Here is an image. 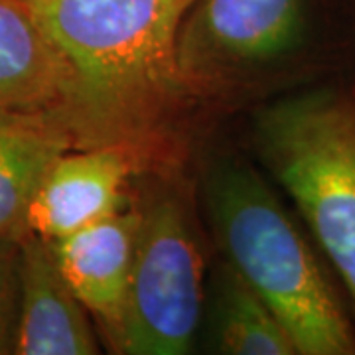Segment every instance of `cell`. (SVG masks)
<instances>
[{
	"label": "cell",
	"mask_w": 355,
	"mask_h": 355,
	"mask_svg": "<svg viewBox=\"0 0 355 355\" xmlns=\"http://www.w3.org/2000/svg\"><path fill=\"white\" fill-rule=\"evenodd\" d=\"M69 69L76 148L125 146L144 174L182 170L191 113L176 38L191 0H26ZM142 174V176H144Z\"/></svg>",
	"instance_id": "6da1fadb"
},
{
	"label": "cell",
	"mask_w": 355,
	"mask_h": 355,
	"mask_svg": "<svg viewBox=\"0 0 355 355\" xmlns=\"http://www.w3.org/2000/svg\"><path fill=\"white\" fill-rule=\"evenodd\" d=\"M203 202L223 261L291 334L298 355H355V314L304 223L254 168L217 162Z\"/></svg>",
	"instance_id": "7a4b0ae2"
},
{
	"label": "cell",
	"mask_w": 355,
	"mask_h": 355,
	"mask_svg": "<svg viewBox=\"0 0 355 355\" xmlns=\"http://www.w3.org/2000/svg\"><path fill=\"white\" fill-rule=\"evenodd\" d=\"M342 51L320 0H191L176 67L200 107H235L340 73Z\"/></svg>",
	"instance_id": "3957f363"
},
{
	"label": "cell",
	"mask_w": 355,
	"mask_h": 355,
	"mask_svg": "<svg viewBox=\"0 0 355 355\" xmlns=\"http://www.w3.org/2000/svg\"><path fill=\"white\" fill-rule=\"evenodd\" d=\"M253 146L291 198L355 314V79H320L265 105Z\"/></svg>",
	"instance_id": "277c9868"
},
{
	"label": "cell",
	"mask_w": 355,
	"mask_h": 355,
	"mask_svg": "<svg viewBox=\"0 0 355 355\" xmlns=\"http://www.w3.org/2000/svg\"><path fill=\"white\" fill-rule=\"evenodd\" d=\"M121 354H190L203 314L202 239L182 170L144 174Z\"/></svg>",
	"instance_id": "5b68a950"
},
{
	"label": "cell",
	"mask_w": 355,
	"mask_h": 355,
	"mask_svg": "<svg viewBox=\"0 0 355 355\" xmlns=\"http://www.w3.org/2000/svg\"><path fill=\"white\" fill-rule=\"evenodd\" d=\"M142 174L139 158L125 146L69 148L34 193L24 233L55 241L113 216L132 203L130 190Z\"/></svg>",
	"instance_id": "8992f818"
},
{
	"label": "cell",
	"mask_w": 355,
	"mask_h": 355,
	"mask_svg": "<svg viewBox=\"0 0 355 355\" xmlns=\"http://www.w3.org/2000/svg\"><path fill=\"white\" fill-rule=\"evenodd\" d=\"M140 221L142 211L135 198L113 216L50 241L64 277L87 308L111 354H121Z\"/></svg>",
	"instance_id": "52a82bcc"
},
{
	"label": "cell",
	"mask_w": 355,
	"mask_h": 355,
	"mask_svg": "<svg viewBox=\"0 0 355 355\" xmlns=\"http://www.w3.org/2000/svg\"><path fill=\"white\" fill-rule=\"evenodd\" d=\"M20 239V304L14 355H97L99 331L64 277L51 243Z\"/></svg>",
	"instance_id": "ba28073f"
},
{
	"label": "cell",
	"mask_w": 355,
	"mask_h": 355,
	"mask_svg": "<svg viewBox=\"0 0 355 355\" xmlns=\"http://www.w3.org/2000/svg\"><path fill=\"white\" fill-rule=\"evenodd\" d=\"M67 93L69 69L30 6L0 0V109L60 119Z\"/></svg>",
	"instance_id": "9c48e42d"
},
{
	"label": "cell",
	"mask_w": 355,
	"mask_h": 355,
	"mask_svg": "<svg viewBox=\"0 0 355 355\" xmlns=\"http://www.w3.org/2000/svg\"><path fill=\"white\" fill-rule=\"evenodd\" d=\"M71 135L50 113L0 109V235L20 237L30 202Z\"/></svg>",
	"instance_id": "30bf717a"
},
{
	"label": "cell",
	"mask_w": 355,
	"mask_h": 355,
	"mask_svg": "<svg viewBox=\"0 0 355 355\" xmlns=\"http://www.w3.org/2000/svg\"><path fill=\"white\" fill-rule=\"evenodd\" d=\"M209 340L223 355H298L277 314L227 261L211 277Z\"/></svg>",
	"instance_id": "8fae6325"
},
{
	"label": "cell",
	"mask_w": 355,
	"mask_h": 355,
	"mask_svg": "<svg viewBox=\"0 0 355 355\" xmlns=\"http://www.w3.org/2000/svg\"><path fill=\"white\" fill-rule=\"evenodd\" d=\"M20 304V239L0 235V355L14 354Z\"/></svg>",
	"instance_id": "7c38bea8"
},
{
	"label": "cell",
	"mask_w": 355,
	"mask_h": 355,
	"mask_svg": "<svg viewBox=\"0 0 355 355\" xmlns=\"http://www.w3.org/2000/svg\"><path fill=\"white\" fill-rule=\"evenodd\" d=\"M347 8H349V20L354 26V38H355V0H347Z\"/></svg>",
	"instance_id": "4fadbf2b"
},
{
	"label": "cell",
	"mask_w": 355,
	"mask_h": 355,
	"mask_svg": "<svg viewBox=\"0 0 355 355\" xmlns=\"http://www.w3.org/2000/svg\"><path fill=\"white\" fill-rule=\"evenodd\" d=\"M24 2H26V0H24Z\"/></svg>",
	"instance_id": "5bb4252c"
}]
</instances>
